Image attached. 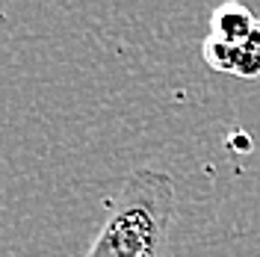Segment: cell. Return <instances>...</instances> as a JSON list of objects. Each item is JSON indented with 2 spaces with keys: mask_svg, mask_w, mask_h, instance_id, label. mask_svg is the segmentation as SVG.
<instances>
[{
  "mask_svg": "<svg viewBox=\"0 0 260 257\" xmlns=\"http://www.w3.org/2000/svg\"><path fill=\"white\" fill-rule=\"evenodd\" d=\"M175 180L160 169L130 172L83 257H162L175 222Z\"/></svg>",
  "mask_w": 260,
  "mask_h": 257,
  "instance_id": "1",
  "label": "cell"
},
{
  "mask_svg": "<svg viewBox=\"0 0 260 257\" xmlns=\"http://www.w3.org/2000/svg\"><path fill=\"white\" fill-rule=\"evenodd\" d=\"M257 18L251 15L245 6H237V3H228V6H219L210 18V36L222 39L228 45H245L251 39V33L257 30Z\"/></svg>",
  "mask_w": 260,
  "mask_h": 257,
  "instance_id": "2",
  "label": "cell"
},
{
  "mask_svg": "<svg viewBox=\"0 0 260 257\" xmlns=\"http://www.w3.org/2000/svg\"><path fill=\"white\" fill-rule=\"evenodd\" d=\"M243 56V45H228L216 36L204 39V62L210 65L213 71H225V74H237V65Z\"/></svg>",
  "mask_w": 260,
  "mask_h": 257,
  "instance_id": "3",
  "label": "cell"
}]
</instances>
